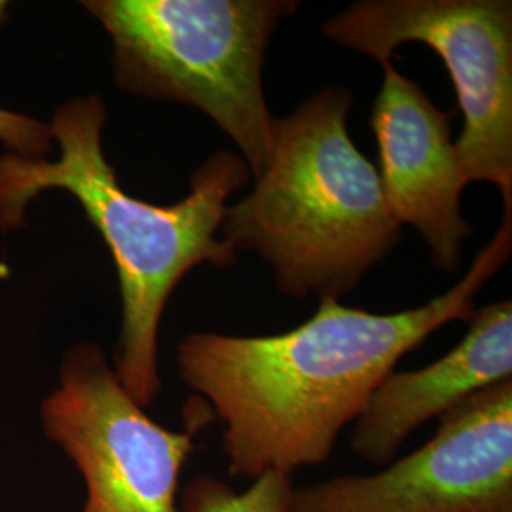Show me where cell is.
Segmentation results:
<instances>
[{
    "instance_id": "cell-10",
    "label": "cell",
    "mask_w": 512,
    "mask_h": 512,
    "mask_svg": "<svg viewBox=\"0 0 512 512\" xmlns=\"http://www.w3.org/2000/svg\"><path fill=\"white\" fill-rule=\"evenodd\" d=\"M294 476L266 473L243 492L213 475L192 478L179 495V512H289Z\"/></svg>"
},
{
    "instance_id": "cell-9",
    "label": "cell",
    "mask_w": 512,
    "mask_h": 512,
    "mask_svg": "<svg viewBox=\"0 0 512 512\" xmlns=\"http://www.w3.org/2000/svg\"><path fill=\"white\" fill-rule=\"evenodd\" d=\"M511 378L512 300L503 298L478 308L463 340L439 361L418 370H393L355 421L349 448L384 469L423 423Z\"/></svg>"
},
{
    "instance_id": "cell-5",
    "label": "cell",
    "mask_w": 512,
    "mask_h": 512,
    "mask_svg": "<svg viewBox=\"0 0 512 512\" xmlns=\"http://www.w3.org/2000/svg\"><path fill=\"white\" fill-rule=\"evenodd\" d=\"M321 33L380 65L410 42L439 55L463 114L456 141L463 177L497 186L512 211L511 0H359Z\"/></svg>"
},
{
    "instance_id": "cell-11",
    "label": "cell",
    "mask_w": 512,
    "mask_h": 512,
    "mask_svg": "<svg viewBox=\"0 0 512 512\" xmlns=\"http://www.w3.org/2000/svg\"><path fill=\"white\" fill-rule=\"evenodd\" d=\"M0 143L8 148V154L27 160L48 158L54 150L48 124L14 110L0 109Z\"/></svg>"
},
{
    "instance_id": "cell-1",
    "label": "cell",
    "mask_w": 512,
    "mask_h": 512,
    "mask_svg": "<svg viewBox=\"0 0 512 512\" xmlns=\"http://www.w3.org/2000/svg\"><path fill=\"white\" fill-rule=\"evenodd\" d=\"M512 213L450 291L420 308L372 313L319 300L310 321L274 336L192 332L179 378L222 421L230 475H293L332 456L349 423L406 353L448 323H469L476 294L511 258Z\"/></svg>"
},
{
    "instance_id": "cell-8",
    "label": "cell",
    "mask_w": 512,
    "mask_h": 512,
    "mask_svg": "<svg viewBox=\"0 0 512 512\" xmlns=\"http://www.w3.org/2000/svg\"><path fill=\"white\" fill-rule=\"evenodd\" d=\"M384 80L370 112L378 143V177L389 211L425 241L431 262L458 274L473 226L461 213L467 186L452 141L454 112L440 110L420 84L382 63Z\"/></svg>"
},
{
    "instance_id": "cell-12",
    "label": "cell",
    "mask_w": 512,
    "mask_h": 512,
    "mask_svg": "<svg viewBox=\"0 0 512 512\" xmlns=\"http://www.w3.org/2000/svg\"><path fill=\"white\" fill-rule=\"evenodd\" d=\"M8 18V2L0 0V27L4 25V21Z\"/></svg>"
},
{
    "instance_id": "cell-2",
    "label": "cell",
    "mask_w": 512,
    "mask_h": 512,
    "mask_svg": "<svg viewBox=\"0 0 512 512\" xmlns=\"http://www.w3.org/2000/svg\"><path fill=\"white\" fill-rule=\"evenodd\" d=\"M109 109L101 95H82L55 110L48 128L55 160L0 154V230L25 224L27 207L42 192L76 198L116 264L122 329L114 372L129 395L147 408L162 391L158 334L165 306L194 268H232L238 253L220 236L228 200L251 181L239 154L219 150L190 177L181 202L156 205L128 194L103 150Z\"/></svg>"
},
{
    "instance_id": "cell-7",
    "label": "cell",
    "mask_w": 512,
    "mask_h": 512,
    "mask_svg": "<svg viewBox=\"0 0 512 512\" xmlns=\"http://www.w3.org/2000/svg\"><path fill=\"white\" fill-rule=\"evenodd\" d=\"M289 512H512V378L442 414L382 471L294 488Z\"/></svg>"
},
{
    "instance_id": "cell-3",
    "label": "cell",
    "mask_w": 512,
    "mask_h": 512,
    "mask_svg": "<svg viewBox=\"0 0 512 512\" xmlns=\"http://www.w3.org/2000/svg\"><path fill=\"white\" fill-rule=\"evenodd\" d=\"M353 103L334 84L275 118L266 169L222 220V239L270 264L285 296L340 300L401 243L378 169L349 137Z\"/></svg>"
},
{
    "instance_id": "cell-6",
    "label": "cell",
    "mask_w": 512,
    "mask_h": 512,
    "mask_svg": "<svg viewBox=\"0 0 512 512\" xmlns=\"http://www.w3.org/2000/svg\"><path fill=\"white\" fill-rule=\"evenodd\" d=\"M44 435L86 482L82 512H179V478L194 429L171 431L137 403L103 349L74 344L40 410Z\"/></svg>"
},
{
    "instance_id": "cell-4",
    "label": "cell",
    "mask_w": 512,
    "mask_h": 512,
    "mask_svg": "<svg viewBox=\"0 0 512 512\" xmlns=\"http://www.w3.org/2000/svg\"><path fill=\"white\" fill-rule=\"evenodd\" d=\"M112 40L118 88L202 110L258 177L270 160L275 116L264 61L296 0H84Z\"/></svg>"
}]
</instances>
